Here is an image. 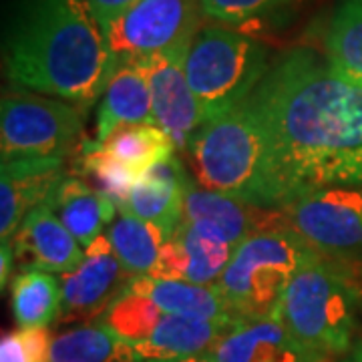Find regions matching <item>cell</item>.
Segmentation results:
<instances>
[{
	"instance_id": "cell-1",
	"label": "cell",
	"mask_w": 362,
	"mask_h": 362,
	"mask_svg": "<svg viewBox=\"0 0 362 362\" xmlns=\"http://www.w3.org/2000/svg\"><path fill=\"white\" fill-rule=\"evenodd\" d=\"M282 207L330 187H362V85L310 49L272 63L247 99Z\"/></svg>"
},
{
	"instance_id": "cell-2",
	"label": "cell",
	"mask_w": 362,
	"mask_h": 362,
	"mask_svg": "<svg viewBox=\"0 0 362 362\" xmlns=\"http://www.w3.org/2000/svg\"><path fill=\"white\" fill-rule=\"evenodd\" d=\"M4 73L18 89L85 111L117 71L87 0H16L4 35Z\"/></svg>"
},
{
	"instance_id": "cell-3",
	"label": "cell",
	"mask_w": 362,
	"mask_h": 362,
	"mask_svg": "<svg viewBox=\"0 0 362 362\" xmlns=\"http://www.w3.org/2000/svg\"><path fill=\"white\" fill-rule=\"evenodd\" d=\"M195 181L216 194L259 207H282L256 119L240 105L204 123L187 151Z\"/></svg>"
},
{
	"instance_id": "cell-4",
	"label": "cell",
	"mask_w": 362,
	"mask_h": 362,
	"mask_svg": "<svg viewBox=\"0 0 362 362\" xmlns=\"http://www.w3.org/2000/svg\"><path fill=\"white\" fill-rule=\"evenodd\" d=\"M361 308V286L344 266L322 256L292 278L272 316L304 346L337 361L354 342Z\"/></svg>"
},
{
	"instance_id": "cell-5",
	"label": "cell",
	"mask_w": 362,
	"mask_h": 362,
	"mask_svg": "<svg viewBox=\"0 0 362 362\" xmlns=\"http://www.w3.org/2000/svg\"><path fill=\"white\" fill-rule=\"evenodd\" d=\"M270 66V51L259 40L226 26L199 28L185 57V77L204 123L246 103Z\"/></svg>"
},
{
	"instance_id": "cell-6",
	"label": "cell",
	"mask_w": 362,
	"mask_h": 362,
	"mask_svg": "<svg viewBox=\"0 0 362 362\" xmlns=\"http://www.w3.org/2000/svg\"><path fill=\"white\" fill-rule=\"evenodd\" d=\"M320 258L322 254L292 228L256 233L233 247L216 286L240 318H264L298 272Z\"/></svg>"
},
{
	"instance_id": "cell-7",
	"label": "cell",
	"mask_w": 362,
	"mask_h": 362,
	"mask_svg": "<svg viewBox=\"0 0 362 362\" xmlns=\"http://www.w3.org/2000/svg\"><path fill=\"white\" fill-rule=\"evenodd\" d=\"M85 111L33 90L4 93L0 101V157L8 161L66 159L83 143Z\"/></svg>"
},
{
	"instance_id": "cell-8",
	"label": "cell",
	"mask_w": 362,
	"mask_h": 362,
	"mask_svg": "<svg viewBox=\"0 0 362 362\" xmlns=\"http://www.w3.org/2000/svg\"><path fill=\"white\" fill-rule=\"evenodd\" d=\"M197 0H139L103 28L115 71L189 47L199 26Z\"/></svg>"
},
{
	"instance_id": "cell-9",
	"label": "cell",
	"mask_w": 362,
	"mask_h": 362,
	"mask_svg": "<svg viewBox=\"0 0 362 362\" xmlns=\"http://www.w3.org/2000/svg\"><path fill=\"white\" fill-rule=\"evenodd\" d=\"M290 228L362 282V189L330 187L284 207Z\"/></svg>"
},
{
	"instance_id": "cell-10",
	"label": "cell",
	"mask_w": 362,
	"mask_h": 362,
	"mask_svg": "<svg viewBox=\"0 0 362 362\" xmlns=\"http://www.w3.org/2000/svg\"><path fill=\"white\" fill-rule=\"evenodd\" d=\"M187 51L189 47H180L143 61L156 125L168 133L180 153L189 151L195 135L204 127V113L185 77Z\"/></svg>"
},
{
	"instance_id": "cell-11",
	"label": "cell",
	"mask_w": 362,
	"mask_h": 362,
	"mask_svg": "<svg viewBox=\"0 0 362 362\" xmlns=\"http://www.w3.org/2000/svg\"><path fill=\"white\" fill-rule=\"evenodd\" d=\"M63 278V320H87L105 310L127 288L129 272L117 258L109 238L101 235L85 247V258Z\"/></svg>"
},
{
	"instance_id": "cell-12",
	"label": "cell",
	"mask_w": 362,
	"mask_h": 362,
	"mask_svg": "<svg viewBox=\"0 0 362 362\" xmlns=\"http://www.w3.org/2000/svg\"><path fill=\"white\" fill-rule=\"evenodd\" d=\"M185 221H207L216 226L233 247L250 235L290 228L284 207H259L216 194L192 177L185 185Z\"/></svg>"
},
{
	"instance_id": "cell-13",
	"label": "cell",
	"mask_w": 362,
	"mask_h": 362,
	"mask_svg": "<svg viewBox=\"0 0 362 362\" xmlns=\"http://www.w3.org/2000/svg\"><path fill=\"white\" fill-rule=\"evenodd\" d=\"M206 354L214 362H334L304 346L272 314L240 322Z\"/></svg>"
},
{
	"instance_id": "cell-14",
	"label": "cell",
	"mask_w": 362,
	"mask_h": 362,
	"mask_svg": "<svg viewBox=\"0 0 362 362\" xmlns=\"http://www.w3.org/2000/svg\"><path fill=\"white\" fill-rule=\"evenodd\" d=\"M66 159H30L0 165V240L11 242L21 223L65 180Z\"/></svg>"
},
{
	"instance_id": "cell-15",
	"label": "cell",
	"mask_w": 362,
	"mask_h": 362,
	"mask_svg": "<svg viewBox=\"0 0 362 362\" xmlns=\"http://www.w3.org/2000/svg\"><path fill=\"white\" fill-rule=\"evenodd\" d=\"M11 244L18 272L42 270L65 276L85 258V247L45 204L26 216Z\"/></svg>"
},
{
	"instance_id": "cell-16",
	"label": "cell",
	"mask_w": 362,
	"mask_h": 362,
	"mask_svg": "<svg viewBox=\"0 0 362 362\" xmlns=\"http://www.w3.org/2000/svg\"><path fill=\"white\" fill-rule=\"evenodd\" d=\"M187 177L177 157H165L143 171L119 211L153 223L171 240L183 221Z\"/></svg>"
},
{
	"instance_id": "cell-17",
	"label": "cell",
	"mask_w": 362,
	"mask_h": 362,
	"mask_svg": "<svg viewBox=\"0 0 362 362\" xmlns=\"http://www.w3.org/2000/svg\"><path fill=\"white\" fill-rule=\"evenodd\" d=\"M156 125L151 90L143 63L123 65L111 77L97 109L95 131L81 143V153L95 151L103 145L119 127L125 125Z\"/></svg>"
},
{
	"instance_id": "cell-18",
	"label": "cell",
	"mask_w": 362,
	"mask_h": 362,
	"mask_svg": "<svg viewBox=\"0 0 362 362\" xmlns=\"http://www.w3.org/2000/svg\"><path fill=\"white\" fill-rule=\"evenodd\" d=\"M238 324L165 314L151 337L133 344L135 362H175L195 354H206Z\"/></svg>"
},
{
	"instance_id": "cell-19",
	"label": "cell",
	"mask_w": 362,
	"mask_h": 362,
	"mask_svg": "<svg viewBox=\"0 0 362 362\" xmlns=\"http://www.w3.org/2000/svg\"><path fill=\"white\" fill-rule=\"evenodd\" d=\"M127 292L149 298L163 314L192 316L206 320L242 322L228 300L221 296L218 286H199L185 280H159L151 276H133L125 288Z\"/></svg>"
},
{
	"instance_id": "cell-20",
	"label": "cell",
	"mask_w": 362,
	"mask_h": 362,
	"mask_svg": "<svg viewBox=\"0 0 362 362\" xmlns=\"http://www.w3.org/2000/svg\"><path fill=\"white\" fill-rule=\"evenodd\" d=\"M45 206L51 207L52 214L65 223L83 247L103 235L105 228L113 223L117 211V206L107 195L75 175H66Z\"/></svg>"
},
{
	"instance_id": "cell-21",
	"label": "cell",
	"mask_w": 362,
	"mask_h": 362,
	"mask_svg": "<svg viewBox=\"0 0 362 362\" xmlns=\"http://www.w3.org/2000/svg\"><path fill=\"white\" fill-rule=\"evenodd\" d=\"M11 310L18 328H49L63 314V278L52 272H18L11 286Z\"/></svg>"
},
{
	"instance_id": "cell-22",
	"label": "cell",
	"mask_w": 362,
	"mask_h": 362,
	"mask_svg": "<svg viewBox=\"0 0 362 362\" xmlns=\"http://www.w3.org/2000/svg\"><path fill=\"white\" fill-rule=\"evenodd\" d=\"M185 247L189 266L185 282L199 286H216L232 258L233 246L226 235L207 221H181L173 233Z\"/></svg>"
},
{
	"instance_id": "cell-23",
	"label": "cell",
	"mask_w": 362,
	"mask_h": 362,
	"mask_svg": "<svg viewBox=\"0 0 362 362\" xmlns=\"http://www.w3.org/2000/svg\"><path fill=\"white\" fill-rule=\"evenodd\" d=\"M51 362H135V352L103 320H95L52 338Z\"/></svg>"
},
{
	"instance_id": "cell-24",
	"label": "cell",
	"mask_w": 362,
	"mask_h": 362,
	"mask_svg": "<svg viewBox=\"0 0 362 362\" xmlns=\"http://www.w3.org/2000/svg\"><path fill=\"white\" fill-rule=\"evenodd\" d=\"M95 151H99L107 159L129 169L131 173H135L139 177L143 171L151 168L153 163L165 159V157L175 156V145L168 137V133L159 129L157 125L141 123V125L119 127Z\"/></svg>"
},
{
	"instance_id": "cell-25",
	"label": "cell",
	"mask_w": 362,
	"mask_h": 362,
	"mask_svg": "<svg viewBox=\"0 0 362 362\" xmlns=\"http://www.w3.org/2000/svg\"><path fill=\"white\" fill-rule=\"evenodd\" d=\"M328 65L362 85V0H340L324 37Z\"/></svg>"
},
{
	"instance_id": "cell-26",
	"label": "cell",
	"mask_w": 362,
	"mask_h": 362,
	"mask_svg": "<svg viewBox=\"0 0 362 362\" xmlns=\"http://www.w3.org/2000/svg\"><path fill=\"white\" fill-rule=\"evenodd\" d=\"M107 238L129 276H149L161 254V247L168 242L157 226L131 214H121L109 226Z\"/></svg>"
},
{
	"instance_id": "cell-27",
	"label": "cell",
	"mask_w": 362,
	"mask_h": 362,
	"mask_svg": "<svg viewBox=\"0 0 362 362\" xmlns=\"http://www.w3.org/2000/svg\"><path fill=\"white\" fill-rule=\"evenodd\" d=\"M163 316V310L149 298L123 290V294L105 310L99 320H103L119 338L137 344L151 337Z\"/></svg>"
},
{
	"instance_id": "cell-28",
	"label": "cell",
	"mask_w": 362,
	"mask_h": 362,
	"mask_svg": "<svg viewBox=\"0 0 362 362\" xmlns=\"http://www.w3.org/2000/svg\"><path fill=\"white\" fill-rule=\"evenodd\" d=\"M81 171L95 181V185H97L95 189L107 195L115 204L117 209L127 199L135 181L139 180L135 173H131L129 169L107 159L99 151H90V153L81 156Z\"/></svg>"
},
{
	"instance_id": "cell-29",
	"label": "cell",
	"mask_w": 362,
	"mask_h": 362,
	"mask_svg": "<svg viewBox=\"0 0 362 362\" xmlns=\"http://www.w3.org/2000/svg\"><path fill=\"white\" fill-rule=\"evenodd\" d=\"M296 2L302 0H197L204 16L223 25H242L247 21L266 18Z\"/></svg>"
},
{
	"instance_id": "cell-30",
	"label": "cell",
	"mask_w": 362,
	"mask_h": 362,
	"mask_svg": "<svg viewBox=\"0 0 362 362\" xmlns=\"http://www.w3.org/2000/svg\"><path fill=\"white\" fill-rule=\"evenodd\" d=\"M52 338L47 328H18L0 342V362H51Z\"/></svg>"
},
{
	"instance_id": "cell-31",
	"label": "cell",
	"mask_w": 362,
	"mask_h": 362,
	"mask_svg": "<svg viewBox=\"0 0 362 362\" xmlns=\"http://www.w3.org/2000/svg\"><path fill=\"white\" fill-rule=\"evenodd\" d=\"M187 266H189V258L185 247L181 246V242L173 235L168 240L161 254L157 258V264L151 270V278H159V280H185L187 276Z\"/></svg>"
},
{
	"instance_id": "cell-32",
	"label": "cell",
	"mask_w": 362,
	"mask_h": 362,
	"mask_svg": "<svg viewBox=\"0 0 362 362\" xmlns=\"http://www.w3.org/2000/svg\"><path fill=\"white\" fill-rule=\"evenodd\" d=\"M139 0H87L90 13L97 18V23L105 28L111 25L115 18H119L125 11H129L133 4H137Z\"/></svg>"
},
{
	"instance_id": "cell-33",
	"label": "cell",
	"mask_w": 362,
	"mask_h": 362,
	"mask_svg": "<svg viewBox=\"0 0 362 362\" xmlns=\"http://www.w3.org/2000/svg\"><path fill=\"white\" fill-rule=\"evenodd\" d=\"M13 244H11V242H4L2 247H0V286H2V290L8 284V278H11V274H13Z\"/></svg>"
},
{
	"instance_id": "cell-34",
	"label": "cell",
	"mask_w": 362,
	"mask_h": 362,
	"mask_svg": "<svg viewBox=\"0 0 362 362\" xmlns=\"http://www.w3.org/2000/svg\"><path fill=\"white\" fill-rule=\"evenodd\" d=\"M334 362H362V338H356L349 349V352H344Z\"/></svg>"
},
{
	"instance_id": "cell-35",
	"label": "cell",
	"mask_w": 362,
	"mask_h": 362,
	"mask_svg": "<svg viewBox=\"0 0 362 362\" xmlns=\"http://www.w3.org/2000/svg\"><path fill=\"white\" fill-rule=\"evenodd\" d=\"M175 362H214L207 354H195V356H187V358H181Z\"/></svg>"
},
{
	"instance_id": "cell-36",
	"label": "cell",
	"mask_w": 362,
	"mask_h": 362,
	"mask_svg": "<svg viewBox=\"0 0 362 362\" xmlns=\"http://www.w3.org/2000/svg\"><path fill=\"white\" fill-rule=\"evenodd\" d=\"M361 318H362V308H361Z\"/></svg>"
}]
</instances>
